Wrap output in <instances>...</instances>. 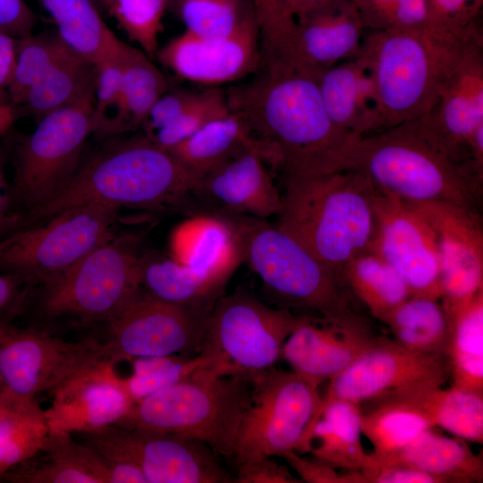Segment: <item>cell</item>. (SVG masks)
<instances>
[{
	"label": "cell",
	"mask_w": 483,
	"mask_h": 483,
	"mask_svg": "<svg viewBox=\"0 0 483 483\" xmlns=\"http://www.w3.org/2000/svg\"><path fill=\"white\" fill-rule=\"evenodd\" d=\"M225 97L229 110L278 150L284 176L349 169L361 137L331 121L316 77L261 54L258 70L230 86Z\"/></svg>",
	"instance_id": "6da1fadb"
},
{
	"label": "cell",
	"mask_w": 483,
	"mask_h": 483,
	"mask_svg": "<svg viewBox=\"0 0 483 483\" xmlns=\"http://www.w3.org/2000/svg\"><path fill=\"white\" fill-rule=\"evenodd\" d=\"M196 182L169 151L143 134L110 137L83 157L74 176L51 201L22 216L21 227L69 208L101 204L117 209H163L193 195Z\"/></svg>",
	"instance_id": "7a4b0ae2"
},
{
	"label": "cell",
	"mask_w": 483,
	"mask_h": 483,
	"mask_svg": "<svg viewBox=\"0 0 483 483\" xmlns=\"http://www.w3.org/2000/svg\"><path fill=\"white\" fill-rule=\"evenodd\" d=\"M375 193L357 170L284 176L276 226L341 277L343 266L370 246Z\"/></svg>",
	"instance_id": "3957f363"
},
{
	"label": "cell",
	"mask_w": 483,
	"mask_h": 483,
	"mask_svg": "<svg viewBox=\"0 0 483 483\" xmlns=\"http://www.w3.org/2000/svg\"><path fill=\"white\" fill-rule=\"evenodd\" d=\"M480 38H460L433 26L366 33L358 54L373 77L385 129L427 114L468 45Z\"/></svg>",
	"instance_id": "277c9868"
},
{
	"label": "cell",
	"mask_w": 483,
	"mask_h": 483,
	"mask_svg": "<svg viewBox=\"0 0 483 483\" xmlns=\"http://www.w3.org/2000/svg\"><path fill=\"white\" fill-rule=\"evenodd\" d=\"M348 170L404 202L445 201L479 211L483 181L430 146L412 121L361 137Z\"/></svg>",
	"instance_id": "5b68a950"
},
{
	"label": "cell",
	"mask_w": 483,
	"mask_h": 483,
	"mask_svg": "<svg viewBox=\"0 0 483 483\" xmlns=\"http://www.w3.org/2000/svg\"><path fill=\"white\" fill-rule=\"evenodd\" d=\"M250 389V377L223 375L208 364L135 402L116 426L192 438L232 459Z\"/></svg>",
	"instance_id": "8992f818"
},
{
	"label": "cell",
	"mask_w": 483,
	"mask_h": 483,
	"mask_svg": "<svg viewBox=\"0 0 483 483\" xmlns=\"http://www.w3.org/2000/svg\"><path fill=\"white\" fill-rule=\"evenodd\" d=\"M140 256L132 238L115 235L39 286L36 310L44 324L37 328H101L141 291Z\"/></svg>",
	"instance_id": "52a82bcc"
},
{
	"label": "cell",
	"mask_w": 483,
	"mask_h": 483,
	"mask_svg": "<svg viewBox=\"0 0 483 483\" xmlns=\"http://www.w3.org/2000/svg\"><path fill=\"white\" fill-rule=\"evenodd\" d=\"M242 258L284 308L320 317L353 313L342 278L264 219L232 216Z\"/></svg>",
	"instance_id": "ba28073f"
},
{
	"label": "cell",
	"mask_w": 483,
	"mask_h": 483,
	"mask_svg": "<svg viewBox=\"0 0 483 483\" xmlns=\"http://www.w3.org/2000/svg\"><path fill=\"white\" fill-rule=\"evenodd\" d=\"M250 378V402L232 458L235 465L291 451L308 453L312 429L322 412L321 383L274 367Z\"/></svg>",
	"instance_id": "9c48e42d"
},
{
	"label": "cell",
	"mask_w": 483,
	"mask_h": 483,
	"mask_svg": "<svg viewBox=\"0 0 483 483\" xmlns=\"http://www.w3.org/2000/svg\"><path fill=\"white\" fill-rule=\"evenodd\" d=\"M117 208L87 204L0 239V272L32 288L52 282L112 239Z\"/></svg>",
	"instance_id": "30bf717a"
},
{
	"label": "cell",
	"mask_w": 483,
	"mask_h": 483,
	"mask_svg": "<svg viewBox=\"0 0 483 483\" xmlns=\"http://www.w3.org/2000/svg\"><path fill=\"white\" fill-rule=\"evenodd\" d=\"M93 103L94 93L47 114L16 142L11 187L21 216L55 199L74 176L93 134Z\"/></svg>",
	"instance_id": "8fae6325"
},
{
	"label": "cell",
	"mask_w": 483,
	"mask_h": 483,
	"mask_svg": "<svg viewBox=\"0 0 483 483\" xmlns=\"http://www.w3.org/2000/svg\"><path fill=\"white\" fill-rule=\"evenodd\" d=\"M302 318L242 291L222 295L210 312L201 352L209 356L208 366L216 372L250 377L274 367Z\"/></svg>",
	"instance_id": "7c38bea8"
},
{
	"label": "cell",
	"mask_w": 483,
	"mask_h": 483,
	"mask_svg": "<svg viewBox=\"0 0 483 483\" xmlns=\"http://www.w3.org/2000/svg\"><path fill=\"white\" fill-rule=\"evenodd\" d=\"M106 359L97 336L78 341L0 320V399L37 401L82 369Z\"/></svg>",
	"instance_id": "4fadbf2b"
},
{
	"label": "cell",
	"mask_w": 483,
	"mask_h": 483,
	"mask_svg": "<svg viewBox=\"0 0 483 483\" xmlns=\"http://www.w3.org/2000/svg\"><path fill=\"white\" fill-rule=\"evenodd\" d=\"M212 309L177 305L142 291L100 329L106 359L117 364L137 358L200 353Z\"/></svg>",
	"instance_id": "5bb4252c"
},
{
	"label": "cell",
	"mask_w": 483,
	"mask_h": 483,
	"mask_svg": "<svg viewBox=\"0 0 483 483\" xmlns=\"http://www.w3.org/2000/svg\"><path fill=\"white\" fill-rule=\"evenodd\" d=\"M104 456L138 466L148 483H230L206 444L182 436L116 425L73 434Z\"/></svg>",
	"instance_id": "9a60e30c"
},
{
	"label": "cell",
	"mask_w": 483,
	"mask_h": 483,
	"mask_svg": "<svg viewBox=\"0 0 483 483\" xmlns=\"http://www.w3.org/2000/svg\"><path fill=\"white\" fill-rule=\"evenodd\" d=\"M366 29L351 0H334L293 20L281 33L260 39L261 54L276 57L316 78L358 55Z\"/></svg>",
	"instance_id": "2e32d148"
},
{
	"label": "cell",
	"mask_w": 483,
	"mask_h": 483,
	"mask_svg": "<svg viewBox=\"0 0 483 483\" xmlns=\"http://www.w3.org/2000/svg\"><path fill=\"white\" fill-rule=\"evenodd\" d=\"M375 230L369 249L391 265L411 297L442 298L441 265L434 233L406 202L376 188Z\"/></svg>",
	"instance_id": "e0dca14e"
},
{
	"label": "cell",
	"mask_w": 483,
	"mask_h": 483,
	"mask_svg": "<svg viewBox=\"0 0 483 483\" xmlns=\"http://www.w3.org/2000/svg\"><path fill=\"white\" fill-rule=\"evenodd\" d=\"M412 122L430 146L480 178L470 165L469 145L483 125V38L468 45L435 106Z\"/></svg>",
	"instance_id": "ac0fdd59"
},
{
	"label": "cell",
	"mask_w": 483,
	"mask_h": 483,
	"mask_svg": "<svg viewBox=\"0 0 483 483\" xmlns=\"http://www.w3.org/2000/svg\"><path fill=\"white\" fill-rule=\"evenodd\" d=\"M449 377L447 357L413 352L377 337L349 368L329 379L325 395L360 404L390 393L442 386Z\"/></svg>",
	"instance_id": "d6986e66"
},
{
	"label": "cell",
	"mask_w": 483,
	"mask_h": 483,
	"mask_svg": "<svg viewBox=\"0 0 483 483\" xmlns=\"http://www.w3.org/2000/svg\"><path fill=\"white\" fill-rule=\"evenodd\" d=\"M432 230L441 265L442 300L483 289V228L479 211L445 201L409 203Z\"/></svg>",
	"instance_id": "ffe728a7"
},
{
	"label": "cell",
	"mask_w": 483,
	"mask_h": 483,
	"mask_svg": "<svg viewBox=\"0 0 483 483\" xmlns=\"http://www.w3.org/2000/svg\"><path fill=\"white\" fill-rule=\"evenodd\" d=\"M115 363L100 360L74 374L51 392L45 410L50 432L76 434L118 424L134 402Z\"/></svg>",
	"instance_id": "44dd1931"
},
{
	"label": "cell",
	"mask_w": 483,
	"mask_h": 483,
	"mask_svg": "<svg viewBox=\"0 0 483 483\" xmlns=\"http://www.w3.org/2000/svg\"><path fill=\"white\" fill-rule=\"evenodd\" d=\"M377 337L355 312L303 316L286 339L282 357L292 371L322 384L349 368Z\"/></svg>",
	"instance_id": "7402d4cb"
},
{
	"label": "cell",
	"mask_w": 483,
	"mask_h": 483,
	"mask_svg": "<svg viewBox=\"0 0 483 483\" xmlns=\"http://www.w3.org/2000/svg\"><path fill=\"white\" fill-rule=\"evenodd\" d=\"M159 62L176 77L216 86L235 83L252 75L261 59L258 21L222 40H207L187 32L157 49Z\"/></svg>",
	"instance_id": "603a6c76"
},
{
	"label": "cell",
	"mask_w": 483,
	"mask_h": 483,
	"mask_svg": "<svg viewBox=\"0 0 483 483\" xmlns=\"http://www.w3.org/2000/svg\"><path fill=\"white\" fill-rule=\"evenodd\" d=\"M269 165L261 154L245 152L201 178L193 195L208 199L231 216L265 219L278 215L282 195Z\"/></svg>",
	"instance_id": "cb8c5ba5"
},
{
	"label": "cell",
	"mask_w": 483,
	"mask_h": 483,
	"mask_svg": "<svg viewBox=\"0 0 483 483\" xmlns=\"http://www.w3.org/2000/svg\"><path fill=\"white\" fill-rule=\"evenodd\" d=\"M123 462L109 459L64 432H50L45 447L0 479L16 483H121Z\"/></svg>",
	"instance_id": "d4e9b609"
},
{
	"label": "cell",
	"mask_w": 483,
	"mask_h": 483,
	"mask_svg": "<svg viewBox=\"0 0 483 483\" xmlns=\"http://www.w3.org/2000/svg\"><path fill=\"white\" fill-rule=\"evenodd\" d=\"M317 82L326 111L336 126L360 137L385 130L373 77L359 54L321 72Z\"/></svg>",
	"instance_id": "484cf974"
},
{
	"label": "cell",
	"mask_w": 483,
	"mask_h": 483,
	"mask_svg": "<svg viewBox=\"0 0 483 483\" xmlns=\"http://www.w3.org/2000/svg\"><path fill=\"white\" fill-rule=\"evenodd\" d=\"M249 151L261 154L271 166L282 169L278 150L255 135L238 114L229 110L208 122L169 152L197 184L218 166Z\"/></svg>",
	"instance_id": "4316f807"
},
{
	"label": "cell",
	"mask_w": 483,
	"mask_h": 483,
	"mask_svg": "<svg viewBox=\"0 0 483 483\" xmlns=\"http://www.w3.org/2000/svg\"><path fill=\"white\" fill-rule=\"evenodd\" d=\"M169 248L176 261L226 282L242 260L228 217L199 216L185 220L173 231Z\"/></svg>",
	"instance_id": "83f0119b"
},
{
	"label": "cell",
	"mask_w": 483,
	"mask_h": 483,
	"mask_svg": "<svg viewBox=\"0 0 483 483\" xmlns=\"http://www.w3.org/2000/svg\"><path fill=\"white\" fill-rule=\"evenodd\" d=\"M371 458L378 464L423 471L441 479L444 483H474L483 479L482 456L475 454L463 439L445 436L433 428L392 454L381 459Z\"/></svg>",
	"instance_id": "f1b7e54d"
},
{
	"label": "cell",
	"mask_w": 483,
	"mask_h": 483,
	"mask_svg": "<svg viewBox=\"0 0 483 483\" xmlns=\"http://www.w3.org/2000/svg\"><path fill=\"white\" fill-rule=\"evenodd\" d=\"M360 409L352 402L324 395L320 418L309 442L308 453L341 471H360L369 454L361 445Z\"/></svg>",
	"instance_id": "f546056e"
},
{
	"label": "cell",
	"mask_w": 483,
	"mask_h": 483,
	"mask_svg": "<svg viewBox=\"0 0 483 483\" xmlns=\"http://www.w3.org/2000/svg\"><path fill=\"white\" fill-rule=\"evenodd\" d=\"M442 305L449 325L446 357L452 387L483 394V289Z\"/></svg>",
	"instance_id": "4dcf8cb0"
},
{
	"label": "cell",
	"mask_w": 483,
	"mask_h": 483,
	"mask_svg": "<svg viewBox=\"0 0 483 483\" xmlns=\"http://www.w3.org/2000/svg\"><path fill=\"white\" fill-rule=\"evenodd\" d=\"M226 281L183 265L170 255L149 252L140 258V290L163 301L212 309Z\"/></svg>",
	"instance_id": "1f68e13d"
},
{
	"label": "cell",
	"mask_w": 483,
	"mask_h": 483,
	"mask_svg": "<svg viewBox=\"0 0 483 483\" xmlns=\"http://www.w3.org/2000/svg\"><path fill=\"white\" fill-rule=\"evenodd\" d=\"M385 395L411 404L433 428L440 427L463 440L483 443V394L452 386H423Z\"/></svg>",
	"instance_id": "d6a6232c"
},
{
	"label": "cell",
	"mask_w": 483,
	"mask_h": 483,
	"mask_svg": "<svg viewBox=\"0 0 483 483\" xmlns=\"http://www.w3.org/2000/svg\"><path fill=\"white\" fill-rule=\"evenodd\" d=\"M60 37L93 64L116 55L123 44L103 21L94 0H38Z\"/></svg>",
	"instance_id": "836d02e7"
},
{
	"label": "cell",
	"mask_w": 483,
	"mask_h": 483,
	"mask_svg": "<svg viewBox=\"0 0 483 483\" xmlns=\"http://www.w3.org/2000/svg\"><path fill=\"white\" fill-rule=\"evenodd\" d=\"M341 278L350 293L381 322L411 297L405 282L397 271L369 248L343 266Z\"/></svg>",
	"instance_id": "e575fe53"
},
{
	"label": "cell",
	"mask_w": 483,
	"mask_h": 483,
	"mask_svg": "<svg viewBox=\"0 0 483 483\" xmlns=\"http://www.w3.org/2000/svg\"><path fill=\"white\" fill-rule=\"evenodd\" d=\"M361 403L367 404L366 409L360 407L361 432L374 447V459L397 452L433 428L419 411L395 397L384 395Z\"/></svg>",
	"instance_id": "d590c367"
},
{
	"label": "cell",
	"mask_w": 483,
	"mask_h": 483,
	"mask_svg": "<svg viewBox=\"0 0 483 483\" xmlns=\"http://www.w3.org/2000/svg\"><path fill=\"white\" fill-rule=\"evenodd\" d=\"M95 64L72 49L29 91L19 113L43 117L94 93Z\"/></svg>",
	"instance_id": "8d00e7d4"
},
{
	"label": "cell",
	"mask_w": 483,
	"mask_h": 483,
	"mask_svg": "<svg viewBox=\"0 0 483 483\" xmlns=\"http://www.w3.org/2000/svg\"><path fill=\"white\" fill-rule=\"evenodd\" d=\"M403 347L420 353L447 354L449 325L438 300L409 297L382 321Z\"/></svg>",
	"instance_id": "74e56055"
},
{
	"label": "cell",
	"mask_w": 483,
	"mask_h": 483,
	"mask_svg": "<svg viewBox=\"0 0 483 483\" xmlns=\"http://www.w3.org/2000/svg\"><path fill=\"white\" fill-rule=\"evenodd\" d=\"M49 433L45 410L37 401L14 402L0 399V478L38 453Z\"/></svg>",
	"instance_id": "f35d334b"
},
{
	"label": "cell",
	"mask_w": 483,
	"mask_h": 483,
	"mask_svg": "<svg viewBox=\"0 0 483 483\" xmlns=\"http://www.w3.org/2000/svg\"><path fill=\"white\" fill-rule=\"evenodd\" d=\"M148 57L145 52L123 43V132L140 127L151 107L170 88Z\"/></svg>",
	"instance_id": "ab89813d"
},
{
	"label": "cell",
	"mask_w": 483,
	"mask_h": 483,
	"mask_svg": "<svg viewBox=\"0 0 483 483\" xmlns=\"http://www.w3.org/2000/svg\"><path fill=\"white\" fill-rule=\"evenodd\" d=\"M184 31L207 40L230 38L258 21L252 0H177Z\"/></svg>",
	"instance_id": "60d3db41"
},
{
	"label": "cell",
	"mask_w": 483,
	"mask_h": 483,
	"mask_svg": "<svg viewBox=\"0 0 483 483\" xmlns=\"http://www.w3.org/2000/svg\"><path fill=\"white\" fill-rule=\"evenodd\" d=\"M72 49L57 31L17 39L14 71L6 89L10 104L21 106L30 89Z\"/></svg>",
	"instance_id": "b9f144b4"
},
{
	"label": "cell",
	"mask_w": 483,
	"mask_h": 483,
	"mask_svg": "<svg viewBox=\"0 0 483 483\" xmlns=\"http://www.w3.org/2000/svg\"><path fill=\"white\" fill-rule=\"evenodd\" d=\"M210 361L209 356L204 352L193 356L174 354L137 358L130 360L131 373L123 379L135 403L188 378Z\"/></svg>",
	"instance_id": "7bdbcfd3"
},
{
	"label": "cell",
	"mask_w": 483,
	"mask_h": 483,
	"mask_svg": "<svg viewBox=\"0 0 483 483\" xmlns=\"http://www.w3.org/2000/svg\"><path fill=\"white\" fill-rule=\"evenodd\" d=\"M123 46V44H122ZM119 52L95 64L93 134L102 138L123 132V65Z\"/></svg>",
	"instance_id": "ee69618b"
},
{
	"label": "cell",
	"mask_w": 483,
	"mask_h": 483,
	"mask_svg": "<svg viewBox=\"0 0 483 483\" xmlns=\"http://www.w3.org/2000/svg\"><path fill=\"white\" fill-rule=\"evenodd\" d=\"M167 4L168 0H107L105 8L128 38L154 57Z\"/></svg>",
	"instance_id": "f6af8a7d"
},
{
	"label": "cell",
	"mask_w": 483,
	"mask_h": 483,
	"mask_svg": "<svg viewBox=\"0 0 483 483\" xmlns=\"http://www.w3.org/2000/svg\"><path fill=\"white\" fill-rule=\"evenodd\" d=\"M366 30H417L429 26L427 0H351Z\"/></svg>",
	"instance_id": "bcb514c9"
},
{
	"label": "cell",
	"mask_w": 483,
	"mask_h": 483,
	"mask_svg": "<svg viewBox=\"0 0 483 483\" xmlns=\"http://www.w3.org/2000/svg\"><path fill=\"white\" fill-rule=\"evenodd\" d=\"M228 111L225 91L216 88L199 91L193 103L172 124L155 134L149 140L170 151L208 122Z\"/></svg>",
	"instance_id": "7dc6e473"
},
{
	"label": "cell",
	"mask_w": 483,
	"mask_h": 483,
	"mask_svg": "<svg viewBox=\"0 0 483 483\" xmlns=\"http://www.w3.org/2000/svg\"><path fill=\"white\" fill-rule=\"evenodd\" d=\"M430 24L463 38L482 36L483 0H427Z\"/></svg>",
	"instance_id": "c3c4849f"
},
{
	"label": "cell",
	"mask_w": 483,
	"mask_h": 483,
	"mask_svg": "<svg viewBox=\"0 0 483 483\" xmlns=\"http://www.w3.org/2000/svg\"><path fill=\"white\" fill-rule=\"evenodd\" d=\"M199 91L186 89H168L154 104L144 119L143 135L151 139L172 124L197 98Z\"/></svg>",
	"instance_id": "681fc988"
},
{
	"label": "cell",
	"mask_w": 483,
	"mask_h": 483,
	"mask_svg": "<svg viewBox=\"0 0 483 483\" xmlns=\"http://www.w3.org/2000/svg\"><path fill=\"white\" fill-rule=\"evenodd\" d=\"M235 483H301L286 466L272 457L250 460L236 464Z\"/></svg>",
	"instance_id": "f907efd6"
},
{
	"label": "cell",
	"mask_w": 483,
	"mask_h": 483,
	"mask_svg": "<svg viewBox=\"0 0 483 483\" xmlns=\"http://www.w3.org/2000/svg\"><path fill=\"white\" fill-rule=\"evenodd\" d=\"M37 16L24 0H0V29L19 39L32 34Z\"/></svg>",
	"instance_id": "816d5d0a"
},
{
	"label": "cell",
	"mask_w": 483,
	"mask_h": 483,
	"mask_svg": "<svg viewBox=\"0 0 483 483\" xmlns=\"http://www.w3.org/2000/svg\"><path fill=\"white\" fill-rule=\"evenodd\" d=\"M281 457L299 474L302 482L343 483L344 471L334 469L314 458L308 460L296 452L284 453Z\"/></svg>",
	"instance_id": "f5cc1de1"
},
{
	"label": "cell",
	"mask_w": 483,
	"mask_h": 483,
	"mask_svg": "<svg viewBox=\"0 0 483 483\" xmlns=\"http://www.w3.org/2000/svg\"><path fill=\"white\" fill-rule=\"evenodd\" d=\"M30 289L13 275L0 272V320L11 322L23 310Z\"/></svg>",
	"instance_id": "db71d44e"
},
{
	"label": "cell",
	"mask_w": 483,
	"mask_h": 483,
	"mask_svg": "<svg viewBox=\"0 0 483 483\" xmlns=\"http://www.w3.org/2000/svg\"><path fill=\"white\" fill-rule=\"evenodd\" d=\"M6 156L0 147V239L21 226L22 216L15 208L5 174Z\"/></svg>",
	"instance_id": "11a10c76"
},
{
	"label": "cell",
	"mask_w": 483,
	"mask_h": 483,
	"mask_svg": "<svg viewBox=\"0 0 483 483\" xmlns=\"http://www.w3.org/2000/svg\"><path fill=\"white\" fill-rule=\"evenodd\" d=\"M17 38L0 29V104H10L7 87L13 78Z\"/></svg>",
	"instance_id": "9f6ffc18"
},
{
	"label": "cell",
	"mask_w": 483,
	"mask_h": 483,
	"mask_svg": "<svg viewBox=\"0 0 483 483\" xmlns=\"http://www.w3.org/2000/svg\"><path fill=\"white\" fill-rule=\"evenodd\" d=\"M334 0H282L286 13L294 20L312 13Z\"/></svg>",
	"instance_id": "6f0895ef"
},
{
	"label": "cell",
	"mask_w": 483,
	"mask_h": 483,
	"mask_svg": "<svg viewBox=\"0 0 483 483\" xmlns=\"http://www.w3.org/2000/svg\"><path fill=\"white\" fill-rule=\"evenodd\" d=\"M18 114V108L11 104L0 105V133L12 124Z\"/></svg>",
	"instance_id": "680465c9"
},
{
	"label": "cell",
	"mask_w": 483,
	"mask_h": 483,
	"mask_svg": "<svg viewBox=\"0 0 483 483\" xmlns=\"http://www.w3.org/2000/svg\"><path fill=\"white\" fill-rule=\"evenodd\" d=\"M98 3H100L104 7H106L107 0H97Z\"/></svg>",
	"instance_id": "91938a15"
},
{
	"label": "cell",
	"mask_w": 483,
	"mask_h": 483,
	"mask_svg": "<svg viewBox=\"0 0 483 483\" xmlns=\"http://www.w3.org/2000/svg\"><path fill=\"white\" fill-rule=\"evenodd\" d=\"M0 105H5V104H0Z\"/></svg>",
	"instance_id": "94428289"
}]
</instances>
